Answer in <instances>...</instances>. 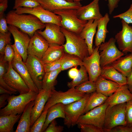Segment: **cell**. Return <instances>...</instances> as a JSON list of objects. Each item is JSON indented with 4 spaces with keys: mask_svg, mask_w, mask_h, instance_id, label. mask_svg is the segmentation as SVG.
<instances>
[{
    "mask_svg": "<svg viewBox=\"0 0 132 132\" xmlns=\"http://www.w3.org/2000/svg\"><path fill=\"white\" fill-rule=\"evenodd\" d=\"M21 114H12L0 116V132H10L14 124L20 119Z\"/></svg>",
    "mask_w": 132,
    "mask_h": 132,
    "instance_id": "cell-31",
    "label": "cell"
},
{
    "mask_svg": "<svg viewBox=\"0 0 132 132\" xmlns=\"http://www.w3.org/2000/svg\"><path fill=\"white\" fill-rule=\"evenodd\" d=\"M66 54V53L65 52L62 56L57 60L44 64L45 72L61 68L62 63L65 57Z\"/></svg>",
    "mask_w": 132,
    "mask_h": 132,
    "instance_id": "cell-39",
    "label": "cell"
},
{
    "mask_svg": "<svg viewBox=\"0 0 132 132\" xmlns=\"http://www.w3.org/2000/svg\"><path fill=\"white\" fill-rule=\"evenodd\" d=\"M99 0H93L88 4L81 6L77 9L78 18L84 21L92 19L98 20L103 16L100 13L99 4Z\"/></svg>",
    "mask_w": 132,
    "mask_h": 132,
    "instance_id": "cell-19",
    "label": "cell"
},
{
    "mask_svg": "<svg viewBox=\"0 0 132 132\" xmlns=\"http://www.w3.org/2000/svg\"><path fill=\"white\" fill-rule=\"evenodd\" d=\"M110 65L127 77L132 72V53L120 57Z\"/></svg>",
    "mask_w": 132,
    "mask_h": 132,
    "instance_id": "cell-28",
    "label": "cell"
},
{
    "mask_svg": "<svg viewBox=\"0 0 132 132\" xmlns=\"http://www.w3.org/2000/svg\"><path fill=\"white\" fill-rule=\"evenodd\" d=\"M98 21L97 19L88 20L79 34L80 36L85 40L88 46L89 55L92 54L93 51V40L96 33Z\"/></svg>",
    "mask_w": 132,
    "mask_h": 132,
    "instance_id": "cell-23",
    "label": "cell"
},
{
    "mask_svg": "<svg viewBox=\"0 0 132 132\" xmlns=\"http://www.w3.org/2000/svg\"><path fill=\"white\" fill-rule=\"evenodd\" d=\"M29 73L39 91L42 89V81L45 74L41 59L36 56L28 55L25 62Z\"/></svg>",
    "mask_w": 132,
    "mask_h": 132,
    "instance_id": "cell-10",
    "label": "cell"
},
{
    "mask_svg": "<svg viewBox=\"0 0 132 132\" xmlns=\"http://www.w3.org/2000/svg\"><path fill=\"white\" fill-rule=\"evenodd\" d=\"M110 18L108 13H106L104 16L98 20L97 30L95 41V46H99L102 43L105 42L107 34L109 33L107 29V24Z\"/></svg>",
    "mask_w": 132,
    "mask_h": 132,
    "instance_id": "cell-29",
    "label": "cell"
},
{
    "mask_svg": "<svg viewBox=\"0 0 132 132\" xmlns=\"http://www.w3.org/2000/svg\"><path fill=\"white\" fill-rule=\"evenodd\" d=\"M90 94H86L80 99L68 104L64 105L65 117L64 119V123L68 128L77 124L78 119L83 114L87 102Z\"/></svg>",
    "mask_w": 132,
    "mask_h": 132,
    "instance_id": "cell-7",
    "label": "cell"
},
{
    "mask_svg": "<svg viewBox=\"0 0 132 132\" xmlns=\"http://www.w3.org/2000/svg\"><path fill=\"white\" fill-rule=\"evenodd\" d=\"M113 17L114 18H119L128 24H132V3L126 11L119 14L114 16Z\"/></svg>",
    "mask_w": 132,
    "mask_h": 132,
    "instance_id": "cell-41",
    "label": "cell"
},
{
    "mask_svg": "<svg viewBox=\"0 0 132 132\" xmlns=\"http://www.w3.org/2000/svg\"><path fill=\"white\" fill-rule=\"evenodd\" d=\"M53 12L61 18V27L69 31L79 34L88 21L79 19L77 13V9H63Z\"/></svg>",
    "mask_w": 132,
    "mask_h": 132,
    "instance_id": "cell-6",
    "label": "cell"
},
{
    "mask_svg": "<svg viewBox=\"0 0 132 132\" xmlns=\"http://www.w3.org/2000/svg\"><path fill=\"white\" fill-rule=\"evenodd\" d=\"M121 30L115 35L119 50L125 54L132 53V26L121 20Z\"/></svg>",
    "mask_w": 132,
    "mask_h": 132,
    "instance_id": "cell-16",
    "label": "cell"
},
{
    "mask_svg": "<svg viewBox=\"0 0 132 132\" xmlns=\"http://www.w3.org/2000/svg\"><path fill=\"white\" fill-rule=\"evenodd\" d=\"M108 106L104 103L82 115L78 119L77 124H92L103 128L106 110Z\"/></svg>",
    "mask_w": 132,
    "mask_h": 132,
    "instance_id": "cell-11",
    "label": "cell"
},
{
    "mask_svg": "<svg viewBox=\"0 0 132 132\" xmlns=\"http://www.w3.org/2000/svg\"><path fill=\"white\" fill-rule=\"evenodd\" d=\"M127 85L129 90L132 93V72L127 77Z\"/></svg>",
    "mask_w": 132,
    "mask_h": 132,
    "instance_id": "cell-52",
    "label": "cell"
},
{
    "mask_svg": "<svg viewBox=\"0 0 132 132\" xmlns=\"http://www.w3.org/2000/svg\"><path fill=\"white\" fill-rule=\"evenodd\" d=\"M64 105L62 103H58L53 105L48 109L42 132H44L50 122L56 118H65Z\"/></svg>",
    "mask_w": 132,
    "mask_h": 132,
    "instance_id": "cell-30",
    "label": "cell"
},
{
    "mask_svg": "<svg viewBox=\"0 0 132 132\" xmlns=\"http://www.w3.org/2000/svg\"><path fill=\"white\" fill-rule=\"evenodd\" d=\"M14 11L18 14H33L45 24L48 23H53L61 27V17L53 12L44 9L41 5L34 8L20 7Z\"/></svg>",
    "mask_w": 132,
    "mask_h": 132,
    "instance_id": "cell-9",
    "label": "cell"
},
{
    "mask_svg": "<svg viewBox=\"0 0 132 132\" xmlns=\"http://www.w3.org/2000/svg\"><path fill=\"white\" fill-rule=\"evenodd\" d=\"M108 1V6L109 14H111L115 9L117 8L120 0H104Z\"/></svg>",
    "mask_w": 132,
    "mask_h": 132,
    "instance_id": "cell-48",
    "label": "cell"
},
{
    "mask_svg": "<svg viewBox=\"0 0 132 132\" xmlns=\"http://www.w3.org/2000/svg\"><path fill=\"white\" fill-rule=\"evenodd\" d=\"M65 52L63 45L49 44L47 49L41 59L43 64L60 59Z\"/></svg>",
    "mask_w": 132,
    "mask_h": 132,
    "instance_id": "cell-25",
    "label": "cell"
},
{
    "mask_svg": "<svg viewBox=\"0 0 132 132\" xmlns=\"http://www.w3.org/2000/svg\"><path fill=\"white\" fill-rule=\"evenodd\" d=\"M6 16L4 14L0 15V33H4L9 31Z\"/></svg>",
    "mask_w": 132,
    "mask_h": 132,
    "instance_id": "cell-47",
    "label": "cell"
},
{
    "mask_svg": "<svg viewBox=\"0 0 132 132\" xmlns=\"http://www.w3.org/2000/svg\"><path fill=\"white\" fill-rule=\"evenodd\" d=\"M115 38L111 37L99 45L100 64L101 68L110 64L125 54L117 47Z\"/></svg>",
    "mask_w": 132,
    "mask_h": 132,
    "instance_id": "cell-8",
    "label": "cell"
},
{
    "mask_svg": "<svg viewBox=\"0 0 132 132\" xmlns=\"http://www.w3.org/2000/svg\"><path fill=\"white\" fill-rule=\"evenodd\" d=\"M40 5L36 0H15L13 9L15 10L21 7L34 8Z\"/></svg>",
    "mask_w": 132,
    "mask_h": 132,
    "instance_id": "cell-38",
    "label": "cell"
},
{
    "mask_svg": "<svg viewBox=\"0 0 132 132\" xmlns=\"http://www.w3.org/2000/svg\"><path fill=\"white\" fill-rule=\"evenodd\" d=\"M108 97L96 91L91 94L87 102L83 114L104 103Z\"/></svg>",
    "mask_w": 132,
    "mask_h": 132,
    "instance_id": "cell-33",
    "label": "cell"
},
{
    "mask_svg": "<svg viewBox=\"0 0 132 132\" xmlns=\"http://www.w3.org/2000/svg\"><path fill=\"white\" fill-rule=\"evenodd\" d=\"M86 94L78 91L75 88H70L65 92L58 91L55 89L52 90L43 111L48 110L51 106L57 103L66 105L78 100Z\"/></svg>",
    "mask_w": 132,
    "mask_h": 132,
    "instance_id": "cell-5",
    "label": "cell"
},
{
    "mask_svg": "<svg viewBox=\"0 0 132 132\" xmlns=\"http://www.w3.org/2000/svg\"><path fill=\"white\" fill-rule=\"evenodd\" d=\"M11 33L9 32L4 33H0V53L4 55L5 48L6 45L11 44Z\"/></svg>",
    "mask_w": 132,
    "mask_h": 132,
    "instance_id": "cell-40",
    "label": "cell"
},
{
    "mask_svg": "<svg viewBox=\"0 0 132 132\" xmlns=\"http://www.w3.org/2000/svg\"><path fill=\"white\" fill-rule=\"evenodd\" d=\"M78 91L85 94H90L96 91L95 82L88 80L75 87Z\"/></svg>",
    "mask_w": 132,
    "mask_h": 132,
    "instance_id": "cell-37",
    "label": "cell"
},
{
    "mask_svg": "<svg viewBox=\"0 0 132 132\" xmlns=\"http://www.w3.org/2000/svg\"><path fill=\"white\" fill-rule=\"evenodd\" d=\"M7 72L3 76L0 75L11 88L15 90L20 94L25 93L30 90L26 83L19 74L13 68L11 63H9Z\"/></svg>",
    "mask_w": 132,
    "mask_h": 132,
    "instance_id": "cell-14",
    "label": "cell"
},
{
    "mask_svg": "<svg viewBox=\"0 0 132 132\" xmlns=\"http://www.w3.org/2000/svg\"><path fill=\"white\" fill-rule=\"evenodd\" d=\"M96 91L108 97L111 95L120 85L111 80L99 76L95 82Z\"/></svg>",
    "mask_w": 132,
    "mask_h": 132,
    "instance_id": "cell-24",
    "label": "cell"
},
{
    "mask_svg": "<svg viewBox=\"0 0 132 132\" xmlns=\"http://www.w3.org/2000/svg\"><path fill=\"white\" fill-rule=\"evenodd\" d=\"M49 44L47 41L36 31L30 38L27 50L28 55H33L41 59Z\"/></svg>",
    "mask_w": 132,
    "mask_h": 132,
    "instance_id": "cell-18",
    "label": "cell"
},
{
    "mask_svg": "<svg viewBox=\"0 0 132 132\" xmlns=\"http://www.w3.org/2000/svg\"><path fill=\"white\" fill-rule=\"evenodd\" d=\"M8 6V0L0 3V15L4 14Z\"/></svg>",
    "mask_w": 132,
    "mask_h": 132,
    "instance_id": "cell-51",
    "label": "cell"
},
{
    "mask_svg": "<svg viewBox=\"0 0 132 132\" xmlns=\"http://www.w3.org/2000/svg\"><path fill=\"white\" fill-rule=\"evenodd\" d=\"M81 132H104L103 128L90 124L78 125Z\"/></svg>",
    "mask_w": 132,
    "mask_h": 132,
    "instance_id": "cell-43",
    "label": "cell"
},
{
    "mask_svg": "<svg viewBox=\"0 0 132 132\" xmlns=\"http://www.w3.org/2000/svg\"><path fill=\"white\" fill-rule=\"evenodd\" d=\"M14 56V51L11 45L10 44H7L4 49L3 57L4 60L9 63H11Z\"/></svg>",
    "mask_w": 132,
    "mask_h": 132,
    "instance_id": "cell-42",
    "label": "cell"
},
{
    "mask_svg": "<svg viewBox=\"0 0 132 132\" xmlns=\"http://www.w3.org/2000/svg\"><path fill=\"white\" fill-rule=\"evenodd\" d=\"M99 47V46L94 47L92 54L83 60V65L87 71L89 80L94 82H95L101 73Z\"/></svg>",
    "mask_w": 132,
    "mask_h": 132,
    "instance_id": "cell-12",
    "label": "cell"
},
{
    "mask_svg": "<svg viewBox=\"0 0 132 132\" xmlns=\"http://www.w3.org/2000/svg\"><path fill=\"white\" fill-rule=\"evenodd\" d=\"M27 14H18L11 10L7 14L6 18L8 24L17 27L31 37L37 31L44 28L45 25L35 15Z\"/></svg>",
    "mask_w": 132,
    "mask_h": 132,
    "instance_id": "cell-1",
    "label": "cell"
},
{
    "mask_svg": "<svg viewBox=\"0 0 132 132\" xmlns=\"http://www.w3.org/2000/svg\"><path fill=\"white\" fill-rule=\"evenodd\" d=\"M73 1H75L77 2H80V1H82L83 0H71Z\"/></svg>",
    "mask_w": 132,
    "mask_h": 132,
    "instance_id": "cell-54",
    "label": "cell"
},
{
    "mask_svg": "<svg viewBox=\"0 0 132 132\" xmlns=\"http://www.w3.org/2000/svg\"><path fill=\"white\" fill-rule=\"evenodd\" d=\"M8 0H0V3L3 2L4 1Z\"/></svg>",
    "mask_w": 132,
    "mask_h": 132,
    "instance_id": "cell-55",
    "label": "cell"
},
{
    "mask_svg": "<svg viewBox=\"0 0 132 132\" xmlns=\"http://www.w3.org/2000/svg\"><path fill=\"white\" fill-rule=\"evenodd\" d=\"M48 111V110L43 111L41 115L35 122L31 127V132H41L45 121Z\"/></svg>",
    "mask_w": 132,
    "mask_h": 132,
    "instance_id": "cell-36",
    "label": "cell"
},
{
    "mask_svg": "<svg viewBox=\"0 0 132 132\" xmlns=\"http://www.w3.org/2000/svg\"><path fill=\"white\" fill-rule=\"evenodd\" d=\"M132 100V93L127 85L120 86L111 96L108 97L104 103L109 106L126 103Z\"/></svg>",
    "mask_w": 132,
    "mask_h": 132,
    "instance_id": "cell-22",
    "label": "cell"
},
{
    "mask_svg": "<svg viewBox=\"0 0 132 132\" xmlns=\"http://www.w3.org/2000/svg\"><path fill=\"white\" fill-rule=\"evenodd\" d=\"M38 94L30 90L27 93L18 96H10L7 100V105L0 109V116L21 114L28 104L35 100Z\"/></svg>",
    "mask_w": 132,
    "mask_h": 132,
    "instance_id": "cell-3",
    "label": "cell"
},
{
    "mask_svg": "<svg viewBox=\"0 0 132 132\" xmlns=\"http://www.w3.org/2000/svg\"><path fill=\"white\" fill-rule=\"evenodd\" d=\"M9 94H1L0 96V108L4 107L7 104L6 101L10 96Z\"/></svg>",
    "mask_w": 132,
    "mask_h": 132,
    "instance_id": "cell-50",
    "label": "cell"
},
{
    "mask_svg": "<svg viewBox=\"0 0 132 132\" xmlns=\"http://www.w3.org/2000/svg\"><path fill=\"white\" fill-rule=\"evenodd\" d=\"M51 91L42 89L38 93L35 100L31 116V126L41 115L44 106L51 94Z\"/></svg>",
    "mask_w": 132,
    "mask_h": 132,
    "instance_id": "cell-21",
    "label": "cell"
},
{
    "mask_svg": "<svg viewBox=\"0 0 132 132\" xmlns=\"http://www.w3.org/2000/svg\"><path fill=\"white\" fill-rule=\"evenodd\" d=\"M66 0L67 1H69V2H73V1L71 0Z\"/></svg>",
    "mask_w": 132,
    "mask_h": 132,
    "instance_id": "cell-56",
    "label": "cell"
},
{
    "mask_svg": "<svg viewBox=\"0 0 132 132\" xmlns=\"http://www.w3.org/2000/svg\"><path fill=\"white\" fill-rule=\"evenodd\" d=\"M61 29L66 38V42L63 45L65 52L77 56L82 60L89 55L88 46L79 34L62 27Z\"/></svg>",
    "mask_w": 132,
    "mask_h": 132,
    "instance_id": "cell-2",
    "label": "cell"
},
{
    "mask_svg": "<svg viewBox=\"0 0 132 132\" xmlns=\"http://www.w3.org/2000/svg\"><path fill=\"white\" fill-rule=\"evenodd\" d=\"M18 92H14L10 91L0 86V95L6 94L11 95L12 94H16Z\"/></svg>",
    "mask_w": 132,
    "mask_h": 132,
    "instance_id": "cell-53",
    "label": "cell"
},
{
    "mask_svg": "<svg viewBox=\"0 0 132 132\" xmlns=\"http://www.w3.org/2000/svg\"><path fill=\"white\" fill-rule=\"evenodd\" d=\"M126 126L132 127V100L126 103Z\"/></svg>",
    "mask_w": 132,
    "mask_h": 132,
    "instance_id": "cell-44",
    "label": "cell"
},
{
    "mask_svg": "<svg viewBox=\"0 0 132 132\" xmlns=\"http://www.w3.org/2000/svg\"><path fill=\"white\" fill-rule=\"evenodd\" d=\"M77 66L73 67L68 71V74L69 78L72 79L76 77L77 76L79 70L77 68Z\"/></svg>",
    "mask_w": 132,
    "mask_h": 132,
    "instance_id": "cell-49",
    "label": "cell"
},
{
    "mask_svg": "<svg viewBox=\"0 0 132 132\" xmlns=\"http://www.w3.org/2000/svg\"><path fill=\"white\" fill-rule=\"evenodd\" d=\"M44 9L54 11L67 9H77L82 6L80 2H69L66 0H36Z\"/></svg>",
    "mask_w": 132,
    "mask_h": 132,
    "instance_id": "cell-20",
    "label": "cell"
},
{
    "mask_svg": "<svg viewBox=\"0 0 132 132\" xmlns=\"http://www.w3.org/2000/svg\"><path fill=\"white\" fill-rule=\"evenodd\" d=\"M105 132H132V127L120 125L117 126Z\"/></svg>",
    "mask_w": 132,
    "mask_h": 132,
    "instance_id": "cell-46",
    "label": "cell"
},
{
    "mask_svg": "<svg viewBox=\"0 0 132 132\" xmlns=\"http://www.w3.org/2000/svg\"><path fill=\"white\" fill-rule=\"evenodd\" d=\"M126 103L108 106L106 110L103 127L104 132L118 126L126 125Z\"/></svg>",
    "mask_w": 132,
    "mask_h": 132,
    "instance_id": "cell-4",
    "label": "cell"
},
{
    "mask_svg": "<svg viewBox=\"0 0 132 132\" xmlns=\"http://www.w3.org/2000/svg\"><path fill=\"white\" fill-rule=\"evenodd\" d=\"M57 123L55 119L50 123L44 132H61L64 130V127L56 125Z\"/></svg>",
    "mask_w": 132,
    "mask_h": 132,
    "instance_id": "cell-45",
    "label": "cell"
},
{
    "mask_svg": "<svg viewBox=\"0 0 132 132\" xmlns=\"http://www.w3.org/2000/svg\"><path fill=\"white\" fill-rule=\"evenodd\" d=\"M100 75L107 79L116 82L120 86L127 84V77L110 65L101 68Z\"/></svg>",
    "mask_w": 132,
    "mask_h": 132,
    "instance_id": "cell-26",
    "label": "cell"
},
{
    "mask_svg": "<svg viewBox=\"0 0 132 132\" xmlns=\"http://www.w3.org/2000/svg\"><path fill=\"white\" fill-rule=\"evenodd\" d=\"M35 100L30 102L26 107L21 116L15 132H30L31 116Z\"/></svg>",
    "mask_w": 132,
    "mask_h": 132,
    "instance_id": "cell-27",
    "label": "cell"
},
{
    "mask_svg": "<svg viewBox=\"0 0 132 132\" xmlns=\"http://www.w3.org/2000/svg\"><path fill=\"white\" fill-rule=\"evenodd\" d=\"M62 71L61 68L45 72L42 81V89L52 90L55 89L57 77Z\"/></svg>",
    "mask_w": 132,
    "mask_h": 132,
    "instance_id": "cell-32",
    "label": "cell"
},
{
    "mask_svg": "<svg viewBox=\"0 0 132 132\" xmlns=\"http://www.w3.org/2000/svg\"><path fill=\"white\" fill-rule=\"evenodd\" d=\"M45 29L43 31L38 30L37 32L42 35L49 44H55L60 45L64 44L66 38L61 29L60 26L55 23H45Z\"/></svg>",
    "mask_w": 132,
    "mask_h": 132,
    "instance_id": "cell-17",
    "label": "cell"
},
{
    "mask_svg": "<svg viewBox=\"0 0 132 132\" xmlns=\"http://www.w3.org/2000/svg\"><path fill=\"white\" fill-rule=\"evenodd\" d=\"M8 30L13 37L14 45L25 62L28 57L27 50L30 38L27 34L19 30L17 27L9 25Z\"/></svg>",
    "mask_w": 132,
    "mask_h": 132,
    "instance_id": "cell-15",
    "label": "cell"
},
{
    "mask_svg": "<svg viewBox=\"0 0 132 132\" xmlns=\"http://www.w3.org/2000/svg\"><path fill=\"white\" fill-rule=\"evenodd\" d=\"M11 46L15 52L14 57L11 63L13 68L21 77L30 90L38 93L39 91L30 76L25 63L14 44Z\"/></svg>",
    "mask_w": 132,
    "mask_h": 132,
    "instance_id": "cell-13",
    "label": "cell"
},
{
    "mask_svg": "<svg viewBox=\"0 0 132 132\" xmlns=\"http://www.w3.org/2000/svg\"><path fill=\"white\" fill-rule=\"evenodd\" d=\"M83 60L76 55L66 53L61 67L62 71L67 70L73 67L83 65Z\"/></svg>",
    "mask_w": 132,
    "mask_h": 132,
    "instance_id": "cell-34",
    "label": "cell"
},
{
    "mask_svg": "<svg viewBox=\"0 0 132 132\" xmlns=\"http://www.w3.org/2000/svg\"><path fill=\"white\" fill-rule=\"evenodd\" d=\"M78 75L76 78L68 82L67 86L69 88H75L84 82L89 80L87 71L83 65L80 66Z\"/></svg>",
    "mask_w": 132,
    "mask_h": 132,
    "instance_id": "cell-35",
    "label": "cell"
}]
</instances>
